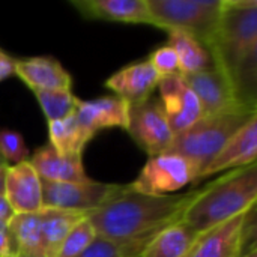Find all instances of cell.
<instances>
[{
	"instance_id": "4fadbf2b",
	"label": "cell",
	"mask_w": 257,
	"mask_h": 257,
	"mask_svg": "<svg viewBox=\"0 0 257 257\" xmlns=\"http://www.w3.org/2000/svg\"><path fill=\"white\" fill-rule=\"evenodd\" d=\"M257 158V116L253 117L208 164V167L199 176L203 181L215 173L226 170H236L251 164H256Z\"/></svg>"
},
{
	"instance_id": "8fae6325",
	"label": "cell",
	"mask_w": 257,
	"mask_h": 257,
	"mask_svg": "<svg viewBox=\"0 0 257 257\" xmlns=\"http://www.w3.org/2000/svg\"><path fill=\"white\" fill-rule=\"evenodd\" d=\"M5 197L15 214H33L42 209V181L29 160L8 166Z\"/></svg>"
},
{
	"instance_id": "e0dca14e",
	"label": "cell",
	"mask_w": 257,
	"mask_h": 257,
	"mask_svg": "<svg viewBox=\"0 0 257 257\" xmlns=\"http://www.w3.org/2000/svg\"><path fill=\"white\" fill-rule=\"evenodd\" d=\"M29 163L42 181L48 182H87L90 178L83 167L81 155H60L48 143L38 148Z\"/></svg>"
},
{
	"instance_id": "9c48e42d",
	"label": "cell",
	"mask_w": 257,
	"mask_h": 257,
	"mask_svg": "<svg viewBox=\"0 0 257 257\" xmlns=\"http://www.w3.org/2000/svg\"><path fill=\"white\" fill-rule=\"evenodd\" d=\"M182 77L199 99L203 116L232 111H253L238 102L232 84L215 63L194 74H182Z\"/></svg>"
},
{
	"instance_id": "e575fe53",
	"label": "cell",
	"mask_w": 257,
	"mask_h": 257,
	"mask_svg": "<svg viewBox=\"0 0 257 257\" xmlns=\"http://www.w3.org/2000/svg\"><path fill=\"white\" fill-rule=\"evenodd\" d=\"M191 251H193V250H191ZM190 254H191V253H190ZM190 254H188V256H185V257H190Z\"/></svg>"
},
{
	"instance_id": "7c38bea8",
	"label": "cell",
	"mask_w": 257,
	"mask_h": 257,
	"mask_svg": "<svg viewBox=\"0 0 257 257\" xmlns=\"http://www.w3.org/2000/svg\"><path fill=\"white\" fill-rule=\"evenodd\" d=\"M158 81L160 75L152 63L149 60H142L119 69L105 81V86L128 105H134L152 96Z\"/></svg>"
},
{
	"instance_id": "cb8c5ba5",
	"label": "cell",
	"mask_w": 257,
	"mask_h": 257,
	"mask_svg": "<svg viewBox=\"0 0 257 257\" xmlns=\"http://www.w3.org/2000/svg\"><path fill=\"white\" fill-rule=\"evenodd\" d=\"M160 232L130 239H108L96 235L89 247L78 257H140L148 244Z\"/></svg>"
},
{
	"instance_id": "f546056e",
	"label": "cell",
	"mask_w": 257,
	"mask_h": 257,
	"mask_svg": "<svg viewBox=\"0 0 257 257\" xmlns=\"http://www.w3.org/2000/svg\"><path fill=\"white\" fill-rule=\"evenodd\" d=\"M15 60L9 54H6L3 50H0V81L9 78L15 72Z\"/></svg>"
},
{
	"instance_id": "7402d4cb",
	"label": "cell",
	"mask_w": 257,
	"mask_h": 257,
	"mask_svg": "<svg viewBox=\"0 0 257 257\" xmlns=\"http://www.w3.org/2000/svg\"><path fill=\"white\" fill-rule=\"evenodd\" d=\"M169 33V45L175 50L181 74H194L203 71L214 65V59L211 51L194 36L184 32H167Z\"/></svg>"
},
{
	"instance_id": "836d02e7",
	"label": "cell",
	"mask_w": 257,
	"mask_h": 257,
	"mask_svg": "<svg viewBox=\"0 0 257 257\" xmlns=\"http://www.w3.org/2000/svg\"><path fill=\"white\" fill-rule=\"evenodd\" d=\"M2 166H8V164H6V163H5V160L0 157V167H2Z\"/></svg>"
},
{
	"instance_id": "277c9868",
	"label": "cell",
	"mask_w": 257,
	"mask_h": 257,
	"mask_svg": "<svg viewBox=\"0 0 257 257\" xmlns=\"http://www.w3.org/2000/svg\"><path fill=\"white\" fill-rule=\"evenodd\" d=\"M257 111H232L215 116H202L185 131L176 134L169 154L185 158L196 170V184L208 164L221 149L253 119Z\"/></svg>"
},
{
	"instance_id": "4316f807",
	"label": "cell",
	"mask_w": 257,
	"mask_h": 257,
	"mask_svg": "<svg viewBox=\"0 0 257 257\" xmlns=\"http://www.w3.org/2000/svg\"><path fill=\"white\" fill-rule=\"evenodd\" d=\"M0 157L8 166H15L29 160V149L20 133L0 128Z\"/></svg>"
},
{
	"instance_id": "44dd1931",
	"label": "cell",
	"mask_w": 257,
	"mask_h": 257,
	"mask_svg": "<svg viewBox=\"0 0 257 257\" xmlns=\"http://www.w3.org/2000/svg\"><path fill=\"white\" fill-rule=\"evenodd\" d=\"M50 145L60 155H83L86 145L93 139L75 117V113L62 119L48 122Z\"/></svg>"
},
{
	"instance_id": "d6986e66",
	"label": "cell",
	"mask_w": 257,
	"mask_h": 257,
	"mask_svg": "<svg viewBox=\"0 0 257 257\" xmlns=\"http://www.w3.org/2000/svg\"><path fill=\"white\" fill-rule=\"evenodd\" d=\"M39 229L45 257H57L68 233L87 217L84 212L42 208L39 212Z\"/></svg>"
},
{
	"instance_id": "4dcf8cb0",
	"label": "cell",
	"mask_w": 257,
	"mask_h": 257,
	"mask_svg": "<svg viewBox=\"0 0 257 257\" xmlns=\"http://www.w3.org/2000/svg\"><path fill=\"white\" fill-rule=\"evenodd\" d=\"M15 215L14 209L11 208L9 202L6 200L5 194L0 196V221L3 223H9L12 220V217Z\"/></svg>"
},
{
	"instance_id": "7a4b0ae2",
	"label": "cell",
	"mask_w": 257,
	"mask_h": 257,
	"mask_svg": "<svg viewBox=\"0 0 257 257\" xmlns=\"http://www.w3.org/2000/svg\"><path fill=\"white\" fill-rule=\"evenodd\" d=\"M257 200V166L230 170L205 188L185 208L181 221L199 235L247 212Z\"/></svg>"
},
{
	"instance_id": "d4e9b609",
	"label": "cell",
	"mask_w": 257,
	"mask_h": 257,
	"mask_svg": "<svg viewBox=\"0 0 257 257\" xmlns=\"http://www.w3.org/2000/svg\"><path fill=\"white\" fill-rule=\"evenodd\" d=\"M48 122L62 120L75 113L78 98L71 90H33Z\"/></svg>"
},
{
	"instance_id": "484cf974",
	"label": "cell",
	"mask_w": 257,
	"mask_h": 257,
	"mask_svg": "<svg viewBox=\"0 0 257 257\" xmlns=\"http://www.w3.org/2000/svg\"><path fill=\"white\" fill-rule=\"evenodd\" d=\"M95 236L96 233L86 217L68 233L59 250L57 257H78L89 247V244L95 239Z\"/></svg>"
},
{
	"instance_id": "9a60e30c",
	"label": "cell",
	"mask_w": 257,
	"mask_h": 257,
	"mask_svg": "<svg viewBox=\"0 0 257 257\" xmlns=\"http://www.w3.org/2000/svg\"><path fill=\"white\" fill-rule=\"evenodd\" d=\"M33 90H71L72 78L60 62L50 56H36L15 60V72Z\"/></svg>"
},
{
	"instance_id": "5bb4252c",
	"label": "cell",
	"mask_w": 257,
	"mask_h": 257,
	"mask_svg": "<svg viewBox=\"0 0 257 257\" xmlns=\"http://www.w3.org/2000/svg\"><path fill=\"white\" fill-rule=\"evenodd\" d=\"M71 5L84 18L154 26L146 0H72Z\"/></svg>"
},
{
	"instance_id": "d6a6232c",
	"label": "cell",
	"mask_w": 257,
	"mask_h": 257,
	"mask_svg": "<svg viewBox=\"0 0 257 257\" xmlns=\"http://www.w3.org/2000/svg\"><path fill=\"white\" fill-rule=\"evenodd\" d=\"M242 257H257V251L256 250H251V251H248L247 254H244Z\"/></svg>"
},
{
	"instance_id": "f1b7e54d",
	"label": "cell",
	"mask_w": 257,
	"mask_h": 257,
	"mask_svg": "<svg viewBox=\"0 0 257 257\" xmlns=\"http://www.w3.org/2000/svg\"><path fill=\"white\" fill-rule=\"evenodd\" d=\"M0 257H18L9 223L0 221Z\"/></svg>"
},
{
	"instance_id": "603a6c76",
	"label": "cell",
	"mask_w": 257,
	"mask_h": 257,
	"mask_svg": "<svg viewBox=\"0 0 257 257\" xmlns=\"http://www.w3.org/2000/svg\"><path fill=\"white\" fill-rule=\"evenodd\" d=\"M9 229L15 241L18 257H45L38 212L15 214L9 221Z\"/></svg>"
},
{
	"instance_id": "30bf717a",
	"label": "cell",
	"mask_w": 257,
	"mask_h": 257,
	"mask_svg": "<svg viewBox=\"0 0 257 257\" xmlns=\"http://www.w3.org/2000/svg\"><path fill=\"white\" fill-rule=\"evenodd\" d=\"M157 87L160 90L158 99L175 136L190 128L203 116L199 99L185 83L182 74L160 77Z\"/></svg>"
},
{
	"instance_id": "ac0fdd59",
	"label": "cell",
	"mask_w": 257,
	"mask_h": 257,
	"mask_svg": "<svg viewBox=\"0 0 257 257\" xmlns=\"http://www.w3.org/2000/svg\"><path fill=\"white\" fill-rule=\"evenodd\" d=\"M244 214L202 235L190 257H242L247 254L242 241Z\"/></svg>"
},
{
	"instance_id": "6da1fadb",
	"label": "cell",
	"mask_w": 257,
	"mask_h": 257,
	"mask_svg": "<svg viewBox=\"0 0 257 257\" xmlns=\"http://www.w3.org/2000/svg\"><path fill=\"white\" fill-rule=\"evenodd\" d=\"M197 193L199 190H193L190 193L155 197L136 193L126 185L117 197L89 212L87 220L98 236L108 239L137 238L160 232L179 221Z\"/></svg>"
},
{
	"instance_id": "52a82bcc",
	"label": "cell",
	"mask_w": 257,
	"mask_h": 257,
	"mask_svg": "<svg viewBox=\"0 0 257 257\" xmlns=\"http://www.w3.org/2000/svg\"><path fill=\"white\" fill-rule=\"evenodd\" d=\"M196 170L185 158L164 152L148 160L140 175L130 184V188L155 197L172 196L188 184H196Z\"/></svg>"
},
{
	"instance_id": "83f0119b",
	"label": "cell",
	"mask_w": 257,
	"mask_h": 257,
	"mask_svg": "<svg viewBox=\"0 0 257 257\" xmlns=\"http://www.w3.org/2000/svg\"><path fill=\"white\" fill-rule=\"evenodd\" d=\"M154 69L158 72L160 77H167V75H175V74H181V68H179V60L178 56L175 53V50L166 44L163 47H158L148 59Z\"/></svg>"
},
{
	"instance_id": "ffe728a7",
	"label": "cell",
	"mask_w": 257,
	"mask_h": 257,
	"mask_svg": "<svg viewBox=\"0 0 257 257\" xmlns=\"http://www.w3.org/2000/svg\"><path fill=\"white\" fill-rule=\"evenodd\" d=\"M202 235L181 220L164 227L145 248L140 257H185L191 253Z\"/></svg>"
},
{
	"instance_id": "8992f818",
	"label": "cell",
	"mask_w": 257,
	"mask_h": 257,
	"mask_svg": "<svg viewBox=\"0 0 257 257\" xmlns=\"http://www.w3.org/2000/svg\"><path fill=\"white\" fill-rule=\"evenodd\" d=\"M125 187L126 185L101 184L92 179L87 182L42 181V208L89 214L117 197Z\"/></svg>"
},
{
	"instance_id": "1f68e13d",
	"label": "cell",
	"mask_w": 257,
	"mask_h": 257,
	"mask_svg": "<svg viewBox=\"0 0 257 257\" xmlns=\"http://www.w3.org/2000/svg\"><path fill=\"white\" fill-rule=\"evenodd\" d=\"M6 170L8 166H2L0 167V196L5 194V181H6Z\"/></svg>"
},
{
	"instance_id": "2e32d148",
	"label": "cell",
	"mask_w": 257,
	"mask_h": 257,
	"mask_svg": "<svg viewBox=\"0 0 257 257\" xmlns=\"http://www.w3.org/2000/svg\"><path fill=\"white\" fill-rule=\"evenodd\" d=\"M130 105L117 96H101L92 101L78 99L75 108L77 120L93 136L107 128H123L128 123Z\"/></svg>"
},
{
	"instance_id": "3957f363",
	"label": "cell",
	"mask_w": 257,
	"mask_h": 257,
	"mask_svg": "<svg viewBox=\"0 0 257 257\" xmlns=\"http://www.w3.org/2000/svg\"><path fill=\"white\" fill-rule=\"evenodd\" d=\"M209 51L229 83L242 63L257 57L256 0H221L218 30Z\"/></svg>"
},
{
	"instance_id": "ba28073f",
	"label": "cell",
	"mask_w": 257,
	"mask_h": 257,
	"mask_svg": "<svg viewBox=\"0 0 257 257\" xmlns=\"http://www.w3.org/2000/svg\"><path fill=\"white\" fill-rule=\"evenodd\" d=\"M126 131L149 157L167 152L175 137L160 99L154 96L130 105Z\"/></svg>"
},
{
	"instance_id": "5b68a950",
	"label": "cell",
	"mask_w": 257,
	"mask_h": 257,
	"mask_svg": "<svg viewBox=\"0 0 257 257\" xmlns=\"http://www.w3.org/2000/svg\"><path fill=\"white\" fill-rule=\"evenodd\" d=\"M155 27L184 32L209 50L221 17V0H146Z\"/></svg>"
}]
</instances>
